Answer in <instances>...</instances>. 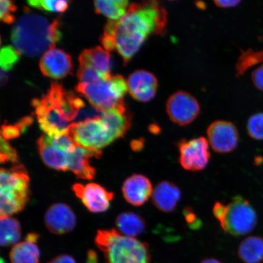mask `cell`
Wrapping results in <instances>:
<instances>
[{
    "label": "cell",
    "mask_w": 263,
    "mask_h": 263,
    "mask_svg": "<svg viewBox=\"0 0 263 263\" xmlns=\"http://www.w3.org/2000/svg\"><path fill=\"white\" fill-rule=\"evenodd\" d=\"M166 10L156 1L129 5L126 14L118 21H108L100 42L105 50L117 49L126 65L153 34L166 28Z\"/></svg>",
    "instance_id": "6da1fadb"
},
{
    "label": "cell",
    "mask_w": 263,
    "mask_h": 263,
    "mask_svg": "<svg viewBox=\"0 0 263 263\" xmlns=\"http://www.w3.org/2000/svg\"><path fill=\"white\" fill-rule=\"evenodd\" d=\"M59 26V18L50 23L44 16L26 12L12 29L13 47L20 55L39 57L44 51L54 48L60 41L62 34Z\"/></svg>",
    "instance_id": "7a4b0ae2"
},
{
    "label": "cell",
    "mask_w": 263,
    "mask_h": 263,
    "mask_svg": "<svg viewBox=\"0 0 263 263\" xmlns=\"http://www.w3.org/2000/svg\"><path fill=\"white\" fill-rule=\"evenodd\" d=\"M95 244L104 253L106 263H150L147 243L124 236L115 229L98 230Z\"/></svg>",
    "instance_id": "3957f363"
},
{
    "label": "cell",
    "mask_w": 263,
    "mask_h": 263,
    "mask_svg": "<svg viewBox=\"0 0 263 263\" xmlns=\"http://www.w3.org/2000/svg\"><path fill=\"white\" fill-rule=\"evenodd\" d=\"M65 92L62 85L52 82L47 94L32 101L39 127L49 137L67 133L70 126L65 116Z\"/></svg>",
    "instance_id": "277c9868"
},
{
    "label": "cell",
    "mask_w": 263,
    "mask_h": 263,
    "mask_svg": "<svg viewBox=\"0 0 263 263\" xmlns=\"http://www.w3.org/2000/svg\"><path fill=\"white\" fill-rule=\"evenodd\" d=\"M29 177L22 164L0 173V215L10 216L25 208L29 200Z\"/></svg>",
    "instance_id": "5b68a950"
},
{
    "label": "cell",
    "mask_w": 263,
    "mask_h": 263,
    "mask_svg": "<svg viewBox=\"0 0 263 263\" xmlns=\"http://www.w3.org/2000/svg\"><path fill=\"white\" fill-rule=\"evenodd\" d=\"M92 106L103 111L125 106L123 99L128 91L127 81L121 75L90 84L78 83L75 87Z\"/></svg>",
    "instance_id": "8992f818"
},
{
    "label": "cell",
    "mask_w": 263,
    "mask_h": 263,
    "mask_svg": "<svg viewBox=\"0 0 263 263\" xmlns=\"http://www.w3.org/2000/svg\"><path fill=\"white\" fill-rule=\"evenodd\" d=\"M256 223L257 216L254 207L244 197L236 196L227 205L224 218L219 224L225 233L241 236L252 232Z\"/></svg>",
    "instance_id": "52a82bcc"
},
{
    "label": "cell",
    "mask_w": 263,
    "mask_h": 263,
    "mask_svg": "<svg viewBox=\"0 0 263 263\" xmlns=\"http://www.w3.org/2000/svg\"><path fill=\"white\" fill-rule=\"evenodd\" d=\"M67 133L77 146L88 149L101 150L115 141L101 118L72 123Z\"/></svg>",
    "instance_id": "ba28073f"
},
{
    "label": "cell",
    "mask_w": 263,
    "mask_h": 263,
    "mask_svg": "<svg viewBox=\"0 0 263 263\" xmlns=\"http://www.w3.org/2000/svg\"><path fill=\"white\" fill-rule=\"evenodd\" d=\"M181 166L189 172H199L208 165L211 158L208 140L200 137L182 140L177 144Z\"/></svg>",
    "instance_id": "9c48e42d"
},
{
    "label": "cell",
    "mask_w": 263,
    "mask_h": 263,
    "mask_svg": "<svg viewBox=\"0 0 263 263\" xmlns=\"http://www.w3.org/2000/svg\"><path fill=\"white\" fill-rule=\"evenodd\" d=\"M166 109L170 120L179 126H187L195 121L200 114L198 101L186 91L173 93L167 101Z\"/></svg>",
    "instance_id": "30bf717a"
},
{
    "label": "cell",
    "mask_w": 263,
    "mask_h": 263,
    "mask_svg": "<svg viewBox=\"0 0 263 263\" xmlns=\"http://www.w3.org/2000/svg\"><path fill=\"white\" fill-rule=\"evenodd\" d=\"M206 134L210 146L217 153H231L238 146V131L235 125L230 121H215L210 125Z\"/></svg>",
    "instance_id": "8fae6325"
},
{
    "label": "cell",
    "mask_w": 263,
    "mask_h": 263,
    "mask_svg": "<svg viewBox=\"0 0 263 263\" xmlns=\"http://www.w3.org/2000/svg\"><path fill=\"white\" fill-rule=\"evenodd\" d=\"M73 190L79 199L89 211L93 213L106 212L114 199V193L95 183H75Z\"/></svg>",
    "instance_id": "7c38bea8"
},
{
    "label": "cell",
    "mask_w": 263,
    "mask_h": 263,
    "mask_svg": "<svg viewBox=\"0 0 263 263\" xmlns=\"http://www.w3.org/2000/svg\"><path fill=\"white\" fill-rule=\"evenodd\" d=\"M43 75L61 80L72 73L73 65L70 55L61 49L52 48L44 52L39 62Z\"/></svg>",
    "instance_id": "4fadbf2b"
},
{
    "label": "cell",
    "mask_w": 263,
    "mask_h": 263,
    "mask_svg": "<svg viewBox=\"0 0 263 263\" xmlns=\"http://www.w3.org/2000/svg\"><path fill=\"white\" fill-rule=\"evenodd\" d=\"M128 91L135 100L147 103L155 98L158 89L156 76L151 72L139 70L132 73L127 81Z\"/></svg>",
    "instance_id": "5bb4252c"
},
{
    "label": "cell",
    "mask_w": 263,
    "mask_h": 263,
    "mask_svg": "<svg viewBox=\"0 0 263 263\" xmlns=\"http://www.w3.org/2000/svg\"><path fill=\"white\" fill-rule=\"evenodd\" d=\"M47 229L55 235H64L73 230L77 224V219L73 210L64 203L51 205L45 215Z\"/></svg>",
    "instance_id": "9a60e30c"
},
{
    "label": "cell",
    "mask_w": 263,
    "mask_h": 263,
    "mask_svg": "<svg viewBox=\"0 0 263 263\" xmlns=\"http://www.w3.org/2000/svg\"><path fill=\"white\" fill-rule=\"evenodd\" d=\"M153 184L143 174H135L124 181L122 192L124 199L130 204L140 206L145 203L153 193Z\"/></svg>",
    "instance_id": "2e32d148"
},
{
    "label": "cell",
    "mask_w": 263,
    "mask_h": 263,
    "mask_svg": "<svg viewBox=\"0 0 263 263\" xmlns=\"http://www.w3.org/2000/svg\"><path fill=\"white\" fill-rule=\"evenodd\" d=\"M101 150L88 149L77 146L73 153L68 154V170L79 179L92 180L96 174V170L90 163L91 158H100Z\"/></svg>",
    "instance_id": "e0dca14e"
},
{
    "label": "cell",
    "mask_w": 263,
    "mask_h": 263,
    "mask_svg": "<svg viewBox=\"0 0 263 263\" xmlns=\"http://www.w3.org/2000/svg\"><path fill=\"white\" fill-rule=\"evenodd\" d=\"M181 191L176 184L162 181L154 189L152 199L156 208L164 213H172L181 199Z\"/></svg>",
    "instance_id": "ac0fdd59"
},
{
    "label": "cell",
    "mask_w": 263,
    "mask_h": 263,
    "mask_svg": "<svg viewBox=\"0 0 263 263\" xmlns=\"http://www.w3.org/2000/svg\"><path fill=\"white\" fill-rule=\"evenodd\" d=\"M101 120L109 130L114 140L123 137L129 130L132 118L126 107L103 111Z\"/></svg>",
    "instance_id": "d6986e66"
},
{
    "label": "cell",
    "mask_w": 263,
    "mask_h": 263,
    "mask_svg": "<svg viewBox=\"0 0 263 263\" xmlns=\"http://www.w3.org/2000/svg\"><path fill=\"white\" fill-rule=\"evenodd\" d=\"M39 154L43 162L49 167L57 171H68V154L54 147L48 137L43 135L37 141Z\"/></svg>",
    "instance_id": "ffe728a7"
},
{
    "label": "cell",
    "mask_w": 263,
    "mask_h": 263,
    "mask_svg": "<svg viewBox=\"0 0 263 263\" xmlns=\"http://www.w3.org/2000/svg\"><path fill=\"white\" fill-rule=\"evenodd\" d=\"M39 238L37 233H28L24 241L13 247L10 252L11 262L38 263L41 255L37 245Z\"/></svg>",
    "instance_id": "44dd1931"
},
{
    "label": "cell",
    "mask_w": 263,
    "mask_h": 263,
    "mask_svg": "<svg viewBox=\"0 0 263 263\" xmlns=\"http://www.w3.org/2000/svg\"><path fill=\"white\" fill-rule=\"evenodd\" d=\"M79 62L89 65L104 77L110 78L112 77L110 73V54L100 47L85 49L80 55Z\"/></svg>",
    "instance_id": "7402d4cb"
},
{
    "label": "cell",
    "mask_w": 263,
    "mask_h": 263,
    "mask_svg": "<svg viewBox=\"0 0 263 263\" xmlns=\"http://www.w3.org/2000/svg\"><path fill=\"white\" fill-rule=\"evenodd\" d=\"M116 226L121 234L135 238L145 231L146 222L139 214L124 212L120 214L116 219Z\"/></svg>",
    "instance_id": "603a6c76"
},
{
    "label": "cell",
    "mask_w": 263,
    "mask_h": 263,
    "mask_svg": "<svg viewBox=\"0 0 263 263\" xmlns=\"http://www.w3.org/2000/svg\"><path fill=\"white\" fill-rule=\"evenodd\" d=\"M238 256L245 263L263 261V239L251 236L243 240L239 246Z\"/></svg>",
    "instance_id": "cb8c5ba5"
},
{
    "label": "cell",
    "mask_w": 263,
    "mask_h": 263,
    "mask_svg": "<svg viewBox=\"0 0 263 263\" xmlns=\"http://www.w3.org/2000/svg\"><path fill=\"white\" fill-rule=\"evenodd\" d=\"M97 14L104 15L110 21H117L126 14L129 2L126 0H101L94 2Z\"/></svg>",
    "instance_id": "d4e9b609"
},
{
    "label": "cell",
    "mask_w": 263,
    "mask_h": 263,
    "mask_svg": "<svg viewBox=\"0 0 263 263\" xmlns=\"http://www.w3.org/2000/svg\"><path fill=\"white\" fill-rule=\"evenodd\" d=\"M20 222L11 216L0 218V243L4 247L16 245L21 238Z\"/></svg>",
    "instance_id": "484cf974"
},
{
    "label": "cell",
    "mask_w": 263,
    "mask_h": 263,
    "mask_svg": "<svg viewBox=\"0 0 263 263\" xmlns=\"http://www.w3.org/2000/svg\"><path fill=\"white\" fill-rule=\"evenodd\" d=\"M68 2L55 0H30L27 3L31 7L49 12H64L68 7Z\"/></svg>",
    "instance_id": "4316f807"
},
{
    "label": "cell",
    "mask_w": 263,
    "mask_h": 263,
    "mask_svg": "<svg viewBox=\"0 0 263 263\" xmlns=\"http://www.w3.org/2000/svg\"><path fill=\"white\" fill-rule=\"evenodd\" d=\"M19 59L20 54L12 46H6L3 47L0 52L1 70L8 73V71L14 67Z\"/></svg>",
    "instance_id": "83f0119b"
},
{
    "label": "cell",
    "mask_w": 263,
    "mask_h": 263,
    "mask_svg": "<svg viewBox=\"0 0 263 263\" xmlns=\"http://www.w3.org/2000/svg\"><path fill=\"white\" fill-rule=\"evenodd\" d=\"M248 131L250 137L257 140H263V112L256 113L249 118Z\"/></svg>",
    "instance_id": "f1b7e54d"
},
{
    "label": "cell",
    "mask_w": 263,
    "mask_h": 263,
    "mask_svg": "<svg viewBox=\"0 0 263 263\" xmlns=\"http://www.w3.org/2000/svg\"><path fill=\"white\" fill-rule=\"evenodd\" d=\"M48 137L49 142L52 145L65 153H73L76 149H77V144H76L73 140L71 139V137L69 136L68 133L62 134L57 137H49L48 136Z\"/></svg>",
    "instance_id": "f546056e"
},
{
    "label": "cell",
    "mask_w": 263,
    "mask_h": 263,
    "mask_svg": "<svg viewBox=\"0 0 263 263\" xmlns=\"http://www.w3.org/2000/svg\"><path fill=\"white\" fill-rule=\"evenodd\" d=\"M0 160L1 162H12L17 163L18 158L17 153L14 147H12L7 140L1 137L0 142Z\"/></svg>",
    "instance_id": "4dcf8cb0"
},
{
    "label": "cell",
    "mask_w": 263,
    "mask_h": 263,
    "mask_svg": "<svg viewBox=\"0 0 263 263\" xmlns=\"http://www.w3.org/2000/svg\"><path fill=\"white\" fill-rule=\"evenodd\" d=\"M0 18L2 21L7 24H12L15 21V16L12 14L16 11V6L14 2L8 0H1L0 1Z\"/></svg>",
    "instance_id": "1f68e13d"
},
{
    "label": "cell",
    "mask_w": 263,
    "mask_h": 263,
    "mask_svg": "<svg viewBox=\"0 0 263 263\" xmlns=\"http://www.w3.org/2000/svg\"><path fill=\"white\" fill-rule=\"evenodd\" d=\"M183 215L185 222L192 230H199L202 228V222L196 215L192 207L186 206L183 210Z\"/></svg>",
    "instance_id": "d6a6232c"
},
{
    "label": "cell",
    "mask_w": 263,
    "mask_h": 263,
    "mask_svg": "<svg viewBox=\"0 0 263 263\" xmlns=\"http://www.w3.org/2000/svg\"><path fill=\"white\" fill-rule=\"evenodd\" d=\"M22 132L14 125L3 124L1 129V137L6 140L16 139L21 136Z\"/></svg>",
    "instance_id": "836d02e7"
},
{
    "label": "cell",
    "mask_w": 263,
    "mask_h": 263,
    "mask_svg": "<svg viewBox=\"0 0 263 263\" xmlns=\"http://www.w3.org/2000/svg\"><path fill=\"white\" fill-rule=\"evenodd\" d=\"M252 80L255 86L263 91V64L253 72Z\"/></svg>",
    "instance_id": "e575fe53"
},
{
    "label": "cell",
    "mask_w": 263,
    "mask_h": 263,
    "mask_svg": "<svg viewBox=\"0 0 263 263\" xmlns=\"http://www.w3.org/2000/svg\"><path fill=\"white\" fill-rule=\"evenodd\" d=\"M33 122V118L31 117H26L20 120L17 123L15 124L16 126L19 127L22 133H24L27 129V128L30 126Z\"/></svg>",
    "instance_id": "d590c367"
},
{
    "label": "cell",
    "mask_w": 263,
    "mask_h": 263,
    "mask_svg": "<svg viewBox=\"0 0 263 263\" xmlns=\"http://www.w3.org/2000/svg\"><path fill=\"white\" fill-rule=\"evenodd\" d=\"M48 263H77V262L72 256L64 254L57 256Z\"/></svg>",
    "instance_id": "8d00e7d4"
},
{
    "label": "cell",
    "mask_w": 263,
    "mask_h": 263,
    "mask_svg": "<svg viewBox=\"0 0 263 263\" xmlns=\"http://www.w3.org/2000/svg\"><path fill=\"white\" fill-rule=\"evenodd\" d=\"M214 3L219 8L228 9L234 8L238 6L240 2L236 1V0H230V1H215Z\"/></svg>",
    "instance_id": "74e56055"
},
{
    "label": "cell",
    "mask_w": 263,
    "mask_h": 263,
    "mask_svg": "<svg viewBox=\"0 0 263 263\" xmlns=\"http://www.w3.org/2000/svg\"><path fill=\"white\" fill-rule=\"evenodd\" d=\"M144 140L143 139L135 140L132 141L130 146L135 152H139L143 149Z\"/></svg>",
    "instance_id": "f35d334b"
},
{
    "label": "cell",
    "mask_w": 263,
    "mask_h": 263,
    "mask_svg": "<svg viewBox=\"0 0 263 263\" xmlns=\"http://www.w3.org/2000/svg\"><path fill=\"white\" fill-rule=\"evenodd\" d=\"M87 263H98L97 252L93 250H90L88 252Z\"/></svg>",
    "instance_id": "ab89813d"
},
{
    "label": "cell",
    "mask_w": 263,
    "mask_h": 263,
    "mask_svg": "<svg viewBox=\"0 0 263 263\" xmlns=\"http://www.w3.org/2000/svg\"><path fill=\"white\" fill-rule=\"evenodd\" d=\"M9 80V77L7 72L1 70V85L3 86Z\"/></svg>",
    "instance_id": "60d3db41"
},
{
    "label": "cell",
    "mask_w": 263,
    "mask_h": 263,
    "mask_svg": "<svg viewBox=\"0 0 263 263\" xmlns=\"http://www.w3.org/2000/svg\"><path fill=\"white\" fill-rule=\"evenodd\" d=\"M200 263H221L216 259L214 258H207L203 259V260Z\"/></svg>",
    "instance_id": "b9f144b4"
},
{
    "label": "cell",
    "mask_w": 263,
    "mask_h": 263,
    "mask_svg": "<svg viewBox=\"0 0 263 263\" xmlns=\"http://www.w3.org/2000/svg\"><path fill=\"white\" fill-rule=\"evenodd\" d=\"M0 263H6V261L3 259L2 258H1V261H0Z\"/></svg>",
    "instance_id": "7bdbcfd3"
}]
</instances>
